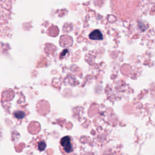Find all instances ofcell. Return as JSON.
<instances>
[{
  "label": "cell",
  "instance_id": "7a4b0ae2",
  "mask_svg": "<svg viewBox=\"0 0 155 155\" xmlns=\"http://www.w3.org/2000/svg\"><path fill=\"white\" fill-rule=\"evenodd\" d=\"M90 39L92 40H102L103 39V36L101 32L99 30H95L93 31L89 35Z\"/></svg>",
  "mask_w": 155,
  "mask_h": 155
},
{
  "label": "cell",
  "instance_id": "6da1fadb",
  "mask_svg": "<svg viewBox=\"0 0 155 155\" xmlns=\"http://www.w3.org/2000/svg\"><path fill=\"white\" fill-rule=\"evenodd\" d=\"M61 146L63 147L64 150L67 153H69L73 151V147L71 144V139L69 136H65L63 137L60 141Z\"/></svg>",
  "mask_w": 155,
  "mask_h": 155
},
{
  "label": "cell",
  "instance_id": "3957f363",
  "mask_svg": "<svg viewBox=\"0 0 155 155\" xmlns=\"http://www.w3.org/2000/svg\"><path fill=\"white\" fill-rule=\"evenodd\" d=\"M14 116H15V117H16L18 119H21L24 117L25 113L21 111H17L15 112Z\"/></svg>",
  "mask_w": 155,
  "mask_h": 155
},
{
  "label": "cell",
  "instance_id": "277c9868",
  "mask_svg": "<svg viewBox=\"0 0 155 155\" xmlns=\"http://www.w3.org/2000/svg\"><path fill=\"white\" fill-rule=\"evenodd\" d=\"M46 148V143L44 141H41L38 143V150L41 151H44Z\"/></svg>",
  "mask_w": 155,
  "mask_h": 155
}]
</instances>
